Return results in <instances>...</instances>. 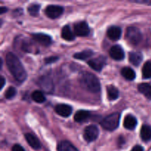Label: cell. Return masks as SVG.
Here are the masks:
<instances>
[{
  "label": "cell",
  "instance_id": "6da1fadb",
  "mask_svg": "<svg viewBox=\"0 0 151 151\" xmlns=\"http://www.w3.org/2000/svg\"><path fill=\"white\" fill-rule=\"evenodd\" d=\"M6 64L13 78L19 82H23L27 78V72L17 56L12 52L6 55Z\"/></svg>",
  "mask_w": 151,
  "mask_h": 151
},
{
  "label": "cell",
  "instance_id": "7a4b0ae2",
  "mask_svg": "<svg viewBox=\"0 0 151 151\" xmlns=\"http://www.w3.org/2000/svg\"><path fill=\"white\" fill-rule=\"evenodd\" d=\"M80 83L82 87L92 93H97L100 91V83L98 78L89 72H83L80 77Z\"/></svg>",
  "mask_w": 151,
  "mask_h": 151
},
{
  "label": "cell",
  "instance_id": "3957f363",
  "mask_svg": "<svg viewBox=\"0 0 151 151\" xmlns=\"http://www.w3.org/2000/svg\"><path fill=\"white\" fill-rule=\"evenodd\" d=\"M119 120H120V114L116 112L105 117L102 120L101 125L104 129L107 131H114L119 126Z\"/></svg>",
  "mask_w": 151,
  "mask_h": 151
},
{
  "label": "cell",
  "instance_id": "277c9868",
  "mask_svg": "<svg viewBox=\"0 0 151 151\" xmlns=\"http://www.w3.org/2000/svg\"><path fill=\"white\" fill-rule=\"evenodd\" d=\"M125 37L130 44L133 45H137L139 44L142 40V33L137 27H130L127 29Z\"/></svg>",
  "mask_w": 151,
  "mask_h": 151
},
{
  "label": "cell",
  "instance_id": "5b68a950",
  "mask_svg": "<svg viewBox=\"0 0 151 151\" xmlns=\"http://www.w3.org/2000/svg\"><path fill=\"white\" fill-rule=\"evenodd\" d=\"M99 130L97 126L95 125H89L86 127L84 130L83 132V138L88 142L94 141L98 137Z\"/></svg>",
  "mask_w": 151,
  "mask_h": 151
},
{
  "label": "cell",
  "instance_id": "8992f818",
  "mask_svg": "<svg viewBox=\"0 0 151 151\" xmlns=\"http://www.w3.org/2000/svg\"><path fill=\"white\" fill-rule=\"evenodd\" d=\"M63 13V7L60 5H51L47 6L45 9V13L50 19H57L61 16Z\"/></svg>",
  "mask_w": 151,
  "mask_h": 151
},
{
  "label": "cell",
  "instance_id": "52a82bcc",
  "mask_svg": "<svg viewBox=\"0 0 151 151\" xmlns=\"http://www.w3.org/2000/svg\"><path fill=\"white\" fill-rule=\"evenodd\" d=\"M74 30L78 36L81 37L87 36L90 32L89 27L86 22H81L75 24L74 26Z\"/></svg>",
  "mask_w": 151,
  "mask_h": 151
},
{
  "label": "cell",
  "instance_id": "ba28073f",
  "mask_svg": "<svg viewBox=\"0 0 151 151\" xmlns=\"http://www.w3.org/2000/svg\"><path fill=\"white\" fill-rule=\"evenodd\" d=\"M90 67L97 72H100L106 64V58L104 56H99L96 58L90 60L88 62Z\"/></svg>",
  "mask_w": 151,
  "mask_h": 151
},
{
  "label": "cell",
  "instance_id": "9c48e42d",
  "mask_svg": "<svg viewBox=\"0 0 151 151\" xmlns=\"http://www.w3.org/2000/svg\"><path fill=\"white\" fill-rule=\"evenodd\" d=\"M32 38L35 41L43 46H49L52 44V38L50 35L44 33L32 34Z\"/></svg>",
  "mask_w": 151,
  "mask_h": 151
},
{
  "label": "cell",
  "instance_id": "30bf717a",
  "mask_svg": "<svg viewBox=\"0 0 151 151\" xmlns=\"http://www.w3.org/2000/svg\"><path fill=\"white\" fill-rule=\"evenodd\" d=\"M110 56L115 60H122L125 58V52L122 47L119 45H114L110 49Z\"/></svg>",
  "mask_w": 151,
  "mask_h": 151
},
{
  "label": "cell",
  "instance_id": "8fae6325",
  "mask_svg": "<svg viewBox=\"0 0 151 151\" xmlns=\"http://www.w3.org/2000/svg\"><path fill=\"white\" fill-rule=\"evenodd\" d=\"M56 113L63 117H68L72 114V106L66 104H58L55 108Z\"/></svg>",
  "mask_w": 151,
  "mask_h": 151
},
{
  "label": "cell",
  "instance_id": "7c38bea8",
  "mask_svg": "<svg viewBox=\"0 0 151 151\" xmlns=\"http://www.w3.org/2000/svg\"><path fill=\"white\" fill-rule=\"evenodd\" d=\"M38 85L47 92H50L53 89V83L52 80L48 77H41L38 81Z\"/></svg>",
  "mask_w": 151,
  "mask_h": 151
},
{
  "label": "cell",
  "instance_id": "4fadbf2b",
  "mask_svg": "<svg viewBox=\"0 0 151 151\" xmlns=\"http://www.w3.org/2000/svg\"><path fill=\"white\" fill-rule=\"evenodd\" d=\"M122 35L121 28L117 26H112L109 28L107 31V35L112 41H117L120 38Z\"/></svg>",
  "mask_w": 151,
  "mask_h": 151
},
{
  "label": "cell",
  "instance_id": "5bb4252c",
  "mask_svg": "<svg viewBox=\"0 0 151 151\" xmlns=\"http://www.w3.org/2000/svg\"><path fill=\"white\" fill-rule=\"evenodd\" d=\"M24 137L27 143L31 146L32 148L35 149V150H38L41 148V143L35 136L28 133V134H25Z\"/></svg>",
  "mask_w": 151,
  "mask_h": 151
},
{
  "label": "cell",
  "instance_id": "9a60e30c",
  "mask_svg": "<svg viewBox=\"0 0 151 151\" xmlns=\"http://www.w3.org/2000/svg\"><path fill=\"white\" fill-rule=\"evenodd\" d=\"M137 120L135 116L131 114L127 115L124 119V127L128 130H134L137 127Z\"/></svg>",
  "mask_w": 151,
  "mask_h": 151
},
{
  "label": "cell",
  "instance_id": "2e32d148",
  "mask_svg": "<svg viewBox=\"0 0 151 151\" xmlns=\"http://www.w3.org/2000/svg\"><path fill=\"white\" fill-rule=\"evenodd\" d=\"M142 60V55L139 52H131L129 53V61L134 66H138Z\"/></svg>",
  "mask_w": 151,
  "mask_h": 151
},
{
  "label": "cell",
  "instance_id": "e0dca14e",
  "mask_svg": "<svg viewBox=\"0 0 151 151\" xmlns=\"http://www.w3.org/2000/svg\"><path fill=\"white\" fill-rule=\"evenodd\" d=\"M58 151H78V149L69 142L62 141L58 145Z\"/></svg>",
  "mask_w": 151,
  "mask_h": 151
},
{
  "label": "cell",
  "instance_id": "ac0fdd59",
  "mask_svg": "<svg viewBox=\"0 0 151 151\" xmlns=\"http://www.w3.org/2000/svg\"><path fill=\"white\" fill-rule=\"evenodd\" d=\"M90 116H91V113L89 111H88L80 110L75 114V116H74V119H75V120L76 122H82L87 120L90 117Z\"/></svg>",
  "mask_w": 151,
  "mask_h": 151
},
{
  "label": "cell",
  "instance_id": "d6986e66",
  "mask_svg": "<svg viewBox=\"0 0 151 151\" xmlns=\"http://www.w3.org/2000/svg\"><path fill=\"white\" fill-rule=\"evenodd\" d=\"M61 36L63 39L69 41H73L75 38V34L73 33L69 25H66V26H64L63 27L61 31Z\"/></svg>",
  "mask_w": 151,
  "mask_h": 151
},
{
  "label": "cell",
  "instance_id": "ffe728a7",
  "mask_svg": "<svg viewBox=\"0 0 151 151\" xmlns=\"http://www.w3.org/2000/svg\"><path fill=\"white\" fill-rule=\"evenodd\" d=\"M138 89L148 100H151V85L149 83H141L138 86Z\"/></svg>",
  "mask_w": 151,
  "mask_h": 151
},
{
  "label": "cell",
  "instance_id": "44dd1931",
  "mask_svg": "<svg viewBox=\"0 0 151 151\" xmlns=\"http://www.w3.org/2000/svg\"><path fill=\"white\" fill-rule=\"evenodd\" d=\"M140 136L143 141L147 142L151 139V127L147 125H144L140 131Z\"/></svg>",
  "mask_w": 151,
  "mask_h": 151
},
{
  "label": "cell",
  "instance_id": "7402d4cb",
  "mask_svg": "<svg viewBox=\"0 0 151 151\" xmlns=\"http://www.w3.org/2000/svg\"><path fill=\"white\" fill-rule=\"evenodd\" d=\"M121 74L128 81H133L136 78L135 72L130 67H124L122 69Z\"/></svg>",
  "mask_w": 151,
  "mask_h": 151
},
{
  "label": "cell",
  "instance_id": "603a6c76",
  "mask_svg": "<svg viewBox=\"0 0 151 151\" xmlns=\"http://www.w3.org/2000/svg\"><path fill=\"white\" fill-rule=\"evenodd\" d=\"M108 98L110 100H115L119 97V90L114 86H109L107 87Z\"/></svg>",
  "mask_w": 151,
  "mask_h": 151
},
{
  "label": "cell",
  "instance_id": "cb8c5ba5",
  "mask_svg": "<svg viewBox=\"0 0 151 151\" xmlns=\"http://www.w3.org/2000/svg\"><path fill=\"white\" fill-rule=\"evenodd\" d=\"M93 54H94V52L91 50H86L81 52L75 53L74 55V58H75L76 59H78V60H86L88 58L91 57L93 55Z\"/></svg>",
  "mask_w": 151,
  "mask_h": 151
},
{
  "label": "cell",
  "instance_id": "d4e9b609",
  "mask_svg": "<svg viewBox=\"0 0 151 151\" xmlns=\"http://www.w3.org/2000/svg\"><path fill=\"white\" fill-rule=\"evenodd\" d=\"M32 99L38 103H42L45 101V96L41 91H35L32 93Z\"/></svg>",
  "mask_w": 151,
  "mask_h": 151
},
{
  "label": "cell",
  "instance_id": "484cf974",
  "mask_svg": "<svg viewBox=\"0 0 151 151\" xmlns=\"http://www.w3.org/2000/svg\"><path fill=\"white\" fill-rule=\"evenodd\" d=\"M142 77L145 79L151 78V63L150 61L146 62L142 67Z\"/></svg>",
  "mask_w": 151,
  "mask_h": 151
},
{
  "label": "cell",
  "instance_id": "4316f807",
  "mask_svg": "<svg viewBox=\"0 0 151 151\" xmlns=\"http://www.w3.org/2000/svg\"><path fill=\"white\" fill-rule=\"evenodd\" d=\"M40 10V5L39 4H31L29 7H28L27 11L31 16H35L38 14V12Z\"/></svg>",
  "mask_w": 151,
  "mask_h": 151
},
{
  "label": "cell",
  "instance_id": "83f0119b",
  "mask_svg": "<svg viewBox=\"0 0 151 151\" xmlns=\"http://www.w3.org/2000/svg\"><path fill=\"white\" fill-rule=\"evenodd\" d=\"M16 94V90L14 87H9L7 90H6L5 93H4V97L7 100H10L12 99L13 97H15V95Z\"/></svg>",
  "mask_w": 151,
  "mask_h": 151
},
{
  "label": "cell",
  "instance_id": "f1b7e54d",
  "mask_svg": "<svg viewBox=\"0 0 151 151\" xmlns=\"http://www.w3.org/2000/svg\"><path fill=\"white\" fill-rule=\"evenodd\" d=\"M58 60V58L55 57V56H52V57H49L45 59V63H54V62L57 61Z\"/></svg>",
  "mask_w": 151,
  "mask_h": 151
},
{
  "label": "cell",
  "instance_id": "f546056e",
  "mask_svg": "<svg viewBox=\"0 0 151 151\" xmlns=\"http://www.w3.org/2000/svg\"><path fill=\"white\" fill-rule=\"evenodd\" d=\"M12 151H25L24 147H22L20 145H14L12 147Z\"/></svg>",
  "mask_w": 151,
  "mask_h": 151
},
{
  "label": "cell",
  "instance_id": "4dcf8cb0",
  "mask_svg": "<svg viewBox=\"0 0 151 151\" xmlns=\"http://www.w3.org/2000/svg\"><path fill=\"white\" fill-rule=\"evenodd\" d=\"M131 151H144V149H143V147L142 146L136 145L133 147Z\"/></svg>",
  "mask_w": 151,
  "mask_h": 151
},
{
  "label": "cell",
  "instance_id": "1f68e13d",
  "mask_svg": "<svg viewBox=\"0 0 151 151\" xmlns=\"http://www.w3.org/2000/svg\"><path fill=\"white\" fill-rule=\"evenodd\" d=\"M0 83H1V86H0V89H2V88L4 87V83H5V79L4 78V77L1 76V78H0Z\"/></svg>",
  "mask_w": 151,
  "mask_h": 151
},
{
  "label": "cell",
  "instance_id": "d6a6232c",
  "mask_svg": "<svg viewBox=\"0 0 151 151\" xmlns=\"http://www.w3.org/2000/svg\"><path fill=\"white\" fill-rule=\"evenodd\" d=\"M7 10V9L6 8V7H1V8H0V13H1V14H3V13H5Z\"/></svg>",
  "mask_w": 151,
  "mask_h": 151
}]
</instances>
